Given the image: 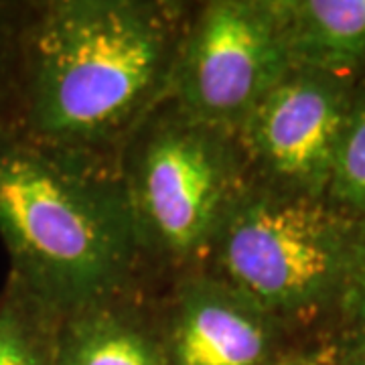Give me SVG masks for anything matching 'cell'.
Wrapping results in <instances>:
<instances>
[{"mask_svg":"<svg viewBox=\"0 0 365 365\" xmlns=\"http://www.w3.org/2000/svg\"><path fill=\"white\" fill-rule=\"evenodd\" d=\"M359 79L290 66L237 130L248 181L278 193L325 199Z\"/></svg>","mask_w":365,"mask_h":365,"instance_id":"8992f818","label":"cell"},{"mask_svg":"<svg viewBox=\"0 0 365 365\" xmlns=\"http://www.w3.org/2000/svg\"><path fill=\"white\" fill-rule=\"evenodd\" d=\"M187 0L29 2L16 132L73 157L116 163L169 96Z\"/></svg>","mask_w":365,"mask_h":365,"instance_id":"6da1fadb","label":"cell"},{"mask_svg":"<svg viewBox=\"0 0 365 365\" xmlns=\"http://www.w3.org/2000/svg\"><path fill=\"white\" fill-rule=\"evenodd\" d=\"M339 345L335 339H314L297 347L274 365H337Z\"/></svg>","mask_w":365,"mask_h":365,"instance_id":"5bb4252c","label":"cell"},{"mask_svg":"<svg viewBox=\"0 0 365 365\" xmlns=\"http://www.w3.org/2000/svg\"><path fill=\"white\" fill-rule=\"evenodd\" d=\"M365 333V220L355 222L351 254L341 292L333 339L337 343L355 339Z\"/></svg>","mask_w":365,"mask_h":365,"instance_id":"4fadbf2b","label":"cell"},{"mask_svg":"<svg viewBox=\"0 0 365 365\" xmlns=\"http://www.w3.org/2000/svg\"><path fill=\"white\" fill-rule=\"evenodd\" d=\"M165 365H274L302 339L205 266L150 287Z\"/></svg>","mask_w":365,"mask_h":365,"instance_id":"52a82bcc","label":"cell"},{"mask_svg":"<svg viewBox=\"0 0 365 365\" xmlns=\"http://www.w3.org/2000/svg\"><path fill=\"white\" fill-rule=\"evenodd\" d=\"M337 345H339L337 365H365V333Z\"/></svg>","mask_w":365,"mask_h":365,"instance_id":"9a60e30c","label":"cell"},{"mask_svg":"<svg viewBox=\"0 0 365 365\" xmlns=\"http://www.w3.org/2000/svg\"><path fill=\"white\" fill-rule=\"evenodd\" d=\"M116 170L150 287L205 264L248 185L237 134L191 116L170 98L128 136Z\"/></svg>","mask_w":365,"mask_h":365,"instance_id":"3957f363","label":"cell"},{"mask_svg":"<svg viewBox=\"0 0 365 365\" xmlns=\"http://www.w3.org/2000/svg\"><path fill=\"white\" fill-rule=\"evenodd\" d=\"M55 365H165L150 288L61 317Z\"/></svg>","mask_w":365,"mask_h":365,"instance_id":"ba28073f","label":"cell"},{"mask_svg":"<svg viewBox=\"0 0 365 365\" xmlns=\"http://www.w3.org/2000/svg\"><path fill=\"white\" fill-rule=\"evenodd\" d=\"M353 227L355 222L325 199L248 181L203 266L258 300L302 339H333Z\"/></svg>","mask_w":365,"mask_h":365,"instance_id":"277c9868","label":"cell"},{"mask_svg":"<svg viewBox=\"0 0 365 365\" xmlns=\"http://www.w3.org/2000/svg\"><path fill=\"white\" fill-rule=\"evenodd\" d=\"M325 201L353 222L365 220V76L355 88L341 130Z\"/></svg>","mask_w":365,"mask_h":365,"instance_id":"8fae6325","label":"cell"},{"mask_svg":"<svg viewBox=\"0 0 365 365\" xmlns=\"http://www.w3.org/2000/svg\"><path fill=\"white\" fill-rule=\"evenodd\" d=\"M57 321L6 280L0 297V365H55Z\"/></svg>","mask_w":365,"mask_h":365,"instance_id":"30bf717a","label":"cell"},{"mask_svg":"<svg viewBox=\"0 0 365 365\" xmlns=\"http://www.w3.org/2000/svg\"><path fill=\"white\" fill-rule=\"evenodd\" d=\"M0 240L9 282L57 319L150 288L116 163L0 134Z\"/></svg>","mask_w":365,"mask_h":365,"instance_id":"7a4b0ae2","label":"cell"},{"mask_svg":"<svg viewBox=\"0 0 365 365\" xmlns=\"http://www.w3.org/2000/svg\"><path fill=\"white\" fill-rule=\"evenodd\" d=\"M288 69L276 0H201L187 19L167 98L237 134Z\"/></svg>","mask_w":365,"mask_h":365,"instance_id":"5b68a950","label":"cell"},{"mask_svg":"<svg viewBox=\"0 0 365 365\" xmlns=\"http://www.w3.org/2000/svg\"><path fill=\"white\" fill-rule=\"evenodd\" d=\"M292 67L365 76V0H276Z\"/></svg>","mask_w":365,"mask_h":365,"instance_id":"9c48e42d","label":"cell"},{"mask_svg":"<svg viewBox=\"0 0 365 365\" xmlns=\"http://www.w3.org/2000/svg\"><path fill=\"white\" fill-rule=\"evenodd\" d=\"M29 2H0V134L16 130Z\"/></svg>","mask_w":365,"mask_h":365,"instance_id":"7c38bea8","label":"cell"}]
</instances>
